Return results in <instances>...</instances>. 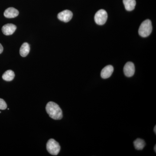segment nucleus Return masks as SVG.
I'll return each instance as SVG.
<instances>
[{"mask_svg":"<svg viewBox=\"0 0 156 156\" xmlns=\"http://www.w3.org/2000/svg\"><path fill=\"white\" fill-rule=\"evenodd\" d=\"M154 150L155 152H156V145H155L154 148Z\"/></svg>","mask_w":156,"mask_h":156,"instance_id":"nucleus-17","label":"nucleus"},{"mask_svg":"<svg viewBox=\"0 0 156 156\" xmlns=\"http://www.w3.org/2000/svg\"><path fill=\"white\" fill-rule=\"evenodd\" d=\"M15 77V74L14 72L11 70L6 71L3 74L2 78L4 80L6 81H11L13 80Z\"/></svg>","mask_w":156,"mask_h":156,"instance_id":"nucleus-12","label":"nucleus"},{"mask_svg":"<svg viewBox=\"0 0 156 156\" xmlns=\"http://www.w3.org/2000/svg\"><path fill=\"white\" fill-rule=\"evenodd\" d=\"M7 108V105L5 101L2 98H0V109L5 110Z\"/></svg>","mask_w":156,"mask_h":156,"instance_id":"nucleus-14","label":"nucleus"},{"mask_svg":"<svg viewBox=\"0 0 156 156\" xmlns=\"http://www.w3.org/2000/svg\"><path fill=\"white\" fill-rule=\"evenodd\" d=\"M3 51V47L2 45L0 44V54L2 53Z\"/></svg>","mask_w":156,"mask_h":156,"instance_id":"nucleus-15","label":"nucleus"},{"mask_svg":"<svg viewBox=\"0 0 156 156\" xmlns=\"http://www.w3.org/2000/svg\"><path fill=\"white\" fill-rule=\"evenodd\" d=\"M154 132L155 133V134H156V126H155L154 128Z\"/></svg>","mask_w":156,"mask_h":156,"instance_id":"nucleus-16","label":"nucleus"},{"mask_svg":"<svg viewBox=\"0 0 156 156\" xmlns=\"http://www.w3.org/2000/svg\"><path fill=\"white\" fill-rule=\"evenodd\" d=\"M135 72V67L134 63L128 62L125 65L124 68V73L125 75L128 77L132 76Z\"/></svg>","mask_w":156,"mask_h":156,"instance_id":"nucleus-6","label":"nucleus"},{"mask_svg":"<svg viewBox=\"0 0 156 156\" xmlns=\"http://www.w3.org/2000/svg\"><path fill=\"white\" fill-rule=\"evenodd\" d=\"M73 14L71 11L69 10H65L58 13L57 17L59 20L64 22L69 21L72 18Z\"/></svg>","mask_w":156,"mask_h":156,"instance_id":"nucleus-5","label":"nucleus"},{"mask_svg":"<svg viewBox=\"0 0 156 156\" xmlns=\"http://www.w3.org/2000/svg\"><path fill=\"white\" fill-rule=\"evenodd\" d=\"M145 142L143 140L137 138L134 140V145L135 149L137 150H142L145 146Z\"/></svg>","mask_w":156,"mask_h":156,"instance_id":"nucleus-13","label":"nucleus"},{"mask_svg":"<svg viewBox=\"0 0 156 156\" xmlns=\"http://www.w3.org/2000/svg\"><path fill=\"white\" fill-rule=\"evenodd\" d=\"M107 18V13L103 9L98 11L95 14V21L98 25H102L106 23Z\"/></svg>","mask_w":156,"mask_h":156,"instance_id":"nucleus-4","label":"nucleus"},{"mask_svg":"<svg viewBox=\"0 0 156 156\" xmlns=\"http://www.w3.org/2000/svg\"><path fill=\"white\" fill-rule=\"evenodd\" d=\"M123 2L127 11H130L134 10L136 4L135 0H123Z\"/></svg>","mask_w":156,"mask_h":156,"instance_id":"nucleus-10","label":"nucleus"},{"mask_svg":"<svg viewBox=\"0 0 156 156\" xmlns=\"http://www.w3.org/2000/svg\"><path fill=\"white\" fill-rule=\"evenodd\" d=\"M30 50V47L28 43H23L20 50V56H22V57H26L29 53Z\"/></svg>","mask_w":156,"mask_h":156,"instance_id":"nucleus-11","label":"nucleus"},{"mask_svg":"<svg viewBox=\"0 0 156 156\" xmlns=\"http://www.w3.org/2000/svg\"><path fill=\"white\" fill-rule=\"evenodd\" d=\"M152 30V26L151 22L150 20H144L140 26L138 33L140 36L146 37L149 36L151 33Z\"/></svg>","mask_w":156,"mask_h":156,"instance_id":"nucleus-2","label":"nucleus"},{"mask_svg":"<svg viewBox=\"0 0 156 156\" xmlns=\"http://www.w3.org/2000/svg\"><path fill=\"white\" fill-rule=\"evenodd\" d=\"M19 11L14 8H8L4 12V16L6 18H12L17 17L19 14Z\"/></svg>","mask_w":156,"mask_h":156,"instance_id":"nucleus-9","label":"nucleus"},{"mask_svg":"<svg viewBox=\"0 0 156 156\" xmlns=\"http://www.w3.org/2000/svg\"><path fill=\"white\" fill-rule=\"evenodd\" d=\"M1 113V112H0V113Z\"/></svg>","mask_w":156,"mask_h":156,"instance_id":"nucleus-18","label":"nucleus"},{"mask_svg":"<svg viewBox=\"0 0 156 156\" xmlns=\"http://www.w3.org/2000/svg\"><path fill=\"white\" fill-rule=\"evenodd\" d=\"M46 111L50 118L54 120H60L62 118V112L58 105L50 101L47 104L46 107Z\"/></svg>","mask_w":156,"mask_h":156,"instance_id":"nucleus-1","label":"nucleus"},{"mask_svg":"<svg viewBox=\"0 0 156 156\" xmlns=\"http://www.w3.org/2000/svg\"><path fill=\"white\" fill-rule=\"evenodd\" d=\"M113 71L114 68L112 65L107 66L101 70V76L103 79H108L112 76Z\"/></svg>","mask_w":156,"mask_h":156,"instance_id":"nucleus-8","label":"nucleus"},{"mask_svg":"<svg viewBox=\"0 0 156 156\" xmlns=\"http://www.w3.org/2000/svg\"><path fill=\"white\" fill-rule=\"evenodd\" d=\"M17 29V27L12 23H8L4 25L2 27L3 33L6 36H9L14 34Z\"/></svg>","mask_w":156,"mask_h":156,"instance_id":"nucleus-7","label":"nucleus"},{"mask_svg":"<svg viewBox=\"0 0 156 156\" xmlns=\"http://www.w3.org/2000/svg\"><path fill=\"white\" fill-rule=\"evenodd\" d=\"M47 149L48 152L53 155H57L60 150L59 144L55 140L50 139L47 144Z\"/></svg>","mask_w":156,"mask_h":156,"instance_id":"nucleus-3","label":"nucleus"}]
</instances>
